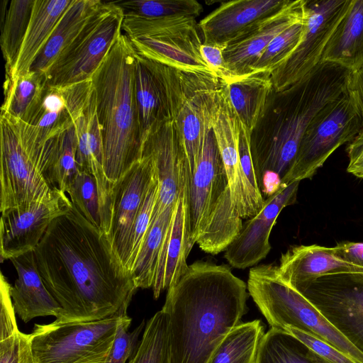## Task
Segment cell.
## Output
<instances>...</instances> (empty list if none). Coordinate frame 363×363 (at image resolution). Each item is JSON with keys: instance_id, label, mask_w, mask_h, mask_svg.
<instances>
[{"instance_id": "6da1fadb", "label": "cell", "mask_w": 363, "mask_h": 363, "mask_svg": "<svg viewBox=\"0 0 363 363\" xmlns=\"http://www.w3.org/2000/svg\"><path fill=\"white\" fill-rule=\"evenodd\" d=\"M39 274L61 310L55 321L100 320L127 313L138 288L107 235L72 205L34 250Z\"/></svg>"}, {"instance_id": "7a4b0ae2", "label": "cell", "mask_w": 363, "mask_h": 363, "mask_svg": "<svg viewBox=\"0 0 363 363\" xmlns=\"http://www.w3.org/2000/svg\"><path fill=\"white\" fill-rule=\"evenodd\" d=\"M247 286L228 266L196 261L168 289L170 363H206L248 311Z\"/></svg>"}, {"instance_id": "3957f363", "label": "cell", "mask_w": 363, "mask_h": 363, "mask_svg": "<svg viewBox=\"0 0 363 363\" xmlns=\"http://www.w3.org/2000/svg\"><path fill=\"white\" fill-rule=\"evenodd\" d=\"M351 71L322 61L307 75L269 96L250 134L254 167L261 191L269 176L281 179L291 166L301 140L315 116L347 91Z\"/></svg>"}, {"instance_id": "277c9868", "label": "cell", "mask_w": 363, "mask_h": 363, "mask_svg": "<svg viewBox=\"0 0 363 363\" xmlns=\"http://www.w3.org/2000/svg\"><path fill=\"white\" fill-rule=\"evenodd\" d=\"M137 52L121 34L91 77L104 146V170L111 187L143 157L135 94Z\"/></svg>"}, {"instance_id": "5b68a950", "label": "cell", "mask_w": 363, "mask_h": 363, "mask_svg": "<svg viewBox=\"0 0 363 363\" xmlns=\"http://www.w3.org/2000/svg\"><path fill=\"white\" fill-rule=\"evenodd\" d=\"M56 140L45 139L35 125L1 113V213L67 196L56 188L51 176Z\"/></svg>"}, {"instance_id": "8992f818", "label": "cell", "mask_w": 363, "mask_h": 363, "mask_svg": "<svg viewBox=\"0 0 363 363\" xmlns=\"http://www.w3.org/2000/svg\"><path fill=\"white\" fill-rule=\"evenodd\" d=\"M150 62L163 83L170 118L182 141L191 177L203 140L212 129L220 108L225 82L212 74L185 72Z\"/></svg>"}, {"instance_id": "52a82bcc", "label": "cell", "mask_w": 363, "mask_h": 363, "mask_svg": "<svg viewBox=\"0 0 363 363\" xmlns=\"http://www.w3.org/2000/svg\"><path fill=\"white\" fill-rule=\"evenodd\" d=\"M247 286L270 328L282 330L291 326L309 333L363 363V353L281 278L278 266L262 264L251 268Z\"/></svg>"}, {"instance_id": "ba28073f", "label": "cell", "mask_w": 363, "mask_h": 363, "mask_svg": "<svg viewBox=\"0 0 363 363\" xmlns=\"http://www.w3.org/2000/svg\"><path fill=\"white\" fill-rule=\"evenodd\" d=\"M122 29L140 56L182 71L216 75L201 57L203 40L194 17L145 19L124 16Z\"/></svg>"}, {"instance_id": "9c48e42d", "label": "cell", "mask_w": 363, "mask_h": 363, "mask_svg": "<svg viewBox=\"0 0 363 363\" xmlns=\"http://www.w3.org/2000/svg\"><path fill=\"white\" fill-rule=\"evenodd\" d=\"M124 314L91 322L35 324L29 334L35 363H105Z\"/></svg>"}, {"instance_id": "30bf717a", "label": "cell", "mask_w": 363, "mask_h": 363, "mask_svg": "<svg viewBox=\"0 0 363 363\" xmlns=\"http://www.w3.org/2000/svg\"><path fill=\"white\" fill-rule=\"evenodd\" d=\"M363 128V119L347 89L313 119L295 159L281 184L311 178L339 147L351 142Z\"/></svg>"}, {"instance_id": "8fae6325", "label": "cell", "mask_w": 363, "mask_h": 363, "mask_svg": "<svg viewBox=\"0 0 363 363\" xmlns=\"http://www.w3.org/2000/svg\"><path fill=\"white\" fill-rule=\"evenodd\" d=\"M124 13L103 2L47 75L48 86L62 87L90 80L121 35Z\"/></svg>"}, {"instance_id": "7c38bea8", "label": "cell", "mask_w": 363, "mask_h": 363, "mask_svg": "<svg viewBox=\"0 0 363 363\" xmlns=\"http://www.w3.org/2000/svg\"><path fill=\"white\" fill-rule=\"evenodd\" d=\"M293 287L363 353V273L328 274Z\"/></svg>"}, {"instance_id": "4fadbf2b", "label": "cell", "mask_w": 363, "mask_h": 363, "mask_svg": "<svg viewBox=\"0 0 363 363\" xmlns=\"http://www.w3.org/2000/svg\"><path fill=\"white\" fill-rule=\"evenodd\" d=\"M352 0L306 1L305 29L291 54L272 72L280 91L307 75L321 62L325 49Z\"/></svg>"}, {"instance_id": "5bb4252c", "label": "cell", "mask_w": 363, "mask_h": 363, "mask_svg": "<svg viewBox=\"0 0 363 363\" xmlns=\"http://www.w3.org/2000/svg\"><path fill=\"white\" fill-rule=\"evenodd\" d=\"M155 175L151 156L143 152L142 158L134 163L112 188L111 224L107 237L128 272L133 225Z\"/></svg>"}, {"instance_id": "9a60e30c", "label": "cell", "mask_w": 363, "mask_h": 363, "mask_svg": "<svg viewBox=\"0 0 363 363\" xmlns=\"http://www.w3.org/2000/svg\"><path fill=\"white\" fill-rule=\"evenodd\" d=\"M212 129L226 172L233 207L240 218H250L261 211L265 199L242 172L238 148L242 123L228 100L225 86Z\"/></svg>"}, {"instance_id": "2e32d148", "label": "cell", "mask_w": 363, "mask_h": 363, "mask_svg": "<svg viewBox=\"0 0 363 363\" xmlns=\"http://www.w3.org/2000/svg\"><path fill=\"white\" fill-rule=\"evenodd\" d=\"M228 190L230 189L226 172L211 129L203 140L196 168L189 177V211L191 238L194 244Z\"/></svg>"}, {"instance_id": "e0dca14e", "label": "cell", "mask_w": 363, "mask_h": 363, "mask_svg": "<svg viewBox=\"0 0 363 363\" xmlns=\"http://www.w3.org/2000/svg\"><path fill=\"white\" fill-rule=\"evenodd\" d=\"M300 182L281 184L264 200L261 211L242 224L239 235L225 250V258L237 269L252 267L271 250L269 236L278 216L296 201Z\"/></svg>"}, {"instance_id": "ac0fdd59", "label": "cell", "mask_w": 363, "mask_h": 363, "mask_svg": "<svg viewBox=\"0 0 363 363\" xmlns=\"http://www.w3.org/2000/svg\"><path fill=\"white\" fill-rule=\"evenodd\" d=\"M72 205L68 196L48 202H35L1 213V261L34 251L52 220Z\"/></svg>"}, {"instance_id": "d6986e66", "label": "cell", "mask_w": 363, "mask_h": 363, "mask_svg": "<svg viewBox=\"0 0 363 363\" xmlns=\"http://www.w3.org/2000/svg\"><path fill=\"white\" fill-rule=\"evenodd\" d=\"M143 152L153 160L159 191L151 222L177 201L184 170L188 164L186 154L171 118L156 127L143 144Z\"/></svg>"}, {"instance_id": "ffe728a7", "label": "cell", "mask_w": 363, "mask_h": 363, "mask_svg": "<svg viewBox=\"0 0 363 363\" xmlns=\"http://www.w3.org/2000/svg\"><path fill=\"white\" fill-rule=\"evenodd\" d=\"M189 177L187 165L182 174L180 192L158 259L152 287L155 298L177 282L189 267L186 259L194 245L191 241L189 221Z\"/></svg>"}, {"instance_id": "44dd1931", "label": "cell", "mask_w": 363, "mask_h": 363, "mask_svg": "<svg viewBox=\"0 0 363 363\" xmlns=\"http://www.w3.org/2000/svg\"><path fill=\"white\" fill-rule=\"evenodd\" d=\"M306 0L291 1L280 11L261 21L250 31L227 45L223 57L235 79L252 72V68L272 40L305 16Z\"/></svg>"}, {"instance_id": "7402d4cb", "label": "cell", "mask_w": 363, "mask_h": 363, "mask_svg": "<svg viewBox=\"0 0 363 363\" xmlns=\"http://www.w3.org/2000/svg\"><path fill=\"white\" fill-rule=\"evenodd\" d=\"M290 0H237L222 3L199 23L203 43L223 45L240 38Z\"/></svg>"}, {"instance_id": "603a6c76", "label": "cell", "mask_w": 363, "mask_h": 363, "mask_svg": "<svg viewBox=\"0 0 363 363\" xmlns=\"http://www.w3.org/2000/svg\"><path fill=\"white\" fill-rule=\"evenodd\" d=\"M77 135V164L96 180L102 214V231L108 234L111 224L112 189L104 170V146L99 121L96 96L93 91L89 103L74 124Z\"/></svg>"}, {"instance_id": "cb8c5ba5", "label": "cell", "mask_w": 363, "mask_h": 363, "mask_svg": "<svg viewBox=\"0 0 363 363\" xmlns=\"http://www.w3.org/2000/svg\"><path fill=\"white\" fill-rule=\"evenodd\" d=\"M92 91L91 79L62 87L48 86L31 124L44 138L57 137L75 124Z\"/></svg>"}, {"instance_id": "d4e9b609", "label": "cell", "mask_w": 363, "mask_h": 363, "mask_svg": "<svg viewBox=\"0 0 363 363\" xmlns=\"http://www.w3.org/2000/svg\"><path fill=\"white\" fill-rule=\"evenodd\" d=\"M18 278L10 293L16 314L25 323L35 318L57 317L60 305L46 288L37 268L34 251L10 259Z\"/></svg>"}, {"instance_id": "484cf974", "label": "cell", "mask_w": 363, "mask_h": 363, "mask_svg": "<svg viewBox=\"0 0 363 363\" xmlns=\"http://www.w3.org/2000/svg\"><path fill=\"white\" fill-rule=\"evenodd\" d=\"M279 272L292 286L333 274L363 273V267L337 257L332 247L318 245L291 247L280 258Z\"/></svg>"}, {"instance_id": "4316f807", "label": "cell", "mask_w": 363, "mask_h": 363, "mask_svg": "<svg viewBox=\"0 0 363 363\" xmlns=\"http://www.w3.org/2000/svg\"><path fill=\"white\" fill-rule=\"evenodd\" d=\"M74 0H35L30 23L11 69L5 78L28 72L40 54L61 17Z\"/></svg>"}, {"instance_id": "83f0119b", "label": "cell", "mask_w": 363, "mask_h": 363, "mask_svg": "<svg viewBox=\"0 0 363 363\" xmlns=\"http://www.w3.org/2000/svg\"><path fill=\"white\" fill-rule=\"evenodd\" d=\"M135 94L143 146L156 127L170 118L163 83L150 60L137 53Z\"/></svg>"}, {"instance_id": "f1b7e54d", "label": "cell", "mask_w": 363, "mask_h": 363, "mask_svg": "<svg viewBox=\"0 0 363 363\" xmlns=\"http://www.w3.org/2000/svg\"><path fill=\"white\" fill-rule=\"evenodd\" d=\"M102 4L99 0H74L57 23L30 70L47 77Z\"/></svg>"}, {"instance_id": "f546056e", "label": "cell", "mask_w": 363, "mask_h": 363, "mask_svg": "<svg viewBox=\"0 0 363 363\" xmlns=\"http://www.w3.org/2000/svg\"><path fill=\"white\" fill-rule=\"evenodd\" d=\"M322 61L350 71L363 66V0H352L345 16L330 39Z\"/></svg>"}, {"instance_id": "4dcf8cb0", "label": "cell", "mask_w": 363, "mask_h": 363, "mask_svg": "<svg viewBox=\"0 0 363 363\" xmlns=\"http://www.w3.org/2000/svg\"><path fill=\"white\" fill-rule=\"evenodd\" d=\"M273 89L272 73L269 71L252 72L233 82L225 83L228 100L250 133L262 116Z\"/></svg>"}, {"instance_id": "1f68e13d", "label": "cell", "mask_w": 363, "mask_h": 363, "mask_svg": "<svg viewBox=\"0 0 363 363\" xmlns=\"http://www.w3.org/2000/svg\"><path fill=\"white\" fill-rule=\"evenodd\" d=\"M48 87L46 75L33 70L13 79L5 78L1 113L31 124Z\"/></svg>"}, {"instance_id": "d6a6232c", "label": "cell", "mask_w": 363, "mask_h": 363, "mask_svg": "<svg viewBox=\"0 0 363 363\" xmlns=\"http://www.w3.org/2000/svg\"><path fill=\"white\" fill-rule=\"evenodd\" d=\"M11 285L0 279V363H35L29 334L19 330L13 308Z\"/></svg>"}, {"instance_id": "836d02e7", "label": "cell", "mask_w": 363, "mask_h": 363, "mask_svg": "<svg viewBox=\"0 0 363 363\" xmlns=\"http://www.w3.org/2000/svg\"><path fill=\"white\" fill-rule=\"evenodd\" d=\"M264 334L260 320L241 323L223 338L206 363H256Z\"/></svg>"}, {"instance_id": "e575fe53", "label": "cell", "mask_w": 363, "mask_h": 363, "mask_svg": "<svg viewBox=\"0 0 363 363\" xmlns=\"http://www.w3.org/2000/svg\"><path fill=\"white\" fill-rule=\"evenodd\" d=\"M242 227V218L237 214L228 191L211 213L196 243L203 252L217 255L228 248Z\"/></svg>"}, {"instance_id": "d590c367", "label": "cell", "mask_w": 363, "mask_h": 363, "mask_svg": "<svg viewBox=\"0 0 363 363\" xmlns=\"http://www.w3.org/2000/svg\"><path fill=\"white\" fill-rule=\"evenodd\" d=\"M174 208L175 205L167 208L149 227L132 272L138 289L152 287L162 242L171 224Z\"/></svg>"}, {"instance_id": "8d00e7d4", "label": "cell", "mask_w": 363, "mask_h": 363, "mask_svg": "<svg viewBox=\"0 0 363 363\" xmlns=\"http://www.w3.org/2000/svg\"><path fill=\"white\" fill-rule=\"evenodd\" d=\"M35 0H12L1 23V48L8 73L15 64L26 33Z\"/></svg>"}, {"instance_id": "74e56055", "label": "cell", "mask_w": 363, "mask_h": 363, "mask_svg": "<svg viewBox=\"0 0 363 363\" xmlns=\"http://www.w3.org/2000/svg\"><path fill=\"white\" fill-rule=\"evenodd\" d=\"M122 9L124 16L145 19L174 17L196 18L203 11L196 0H131L114 1Z\"/></svg>"}, {"instance_id": "f35d334b", "label": "cell", "mask_w": 363, "mask_h": 363, "mask_svg": "<svg viewBox=\"0 0 363 363\" xmlns=\"http://www.w3.org/2000/svg\"><path fill=\"white\" fill-rule=\"evenodd\" d=\"M128 363H170L167 316L162 309L146 323L137 351Z\"/></svg>"}, {"instance_id": "ab89813d", "label": "cell", "mask_w": 363, "mask_h": 363, "mask_svg": "<svg viewBox=\"0 0 363 363\" xmlns=\"http://www.w3.org/2000/svg\"><path fill=\"white\" fill-rule=\"evenodd\" d=\"M256 363H311L304 345L287 333L270 328L265 333Z\"/></svg>"}, {"instance_id": "60d3db41", "label": "cell", "mask_w": 363, "mask_h": 363, "mask_svg": "<svg viewBox=\"0 0 363 363\" xmlns=\"http://www.w3.org/2000/svg\"><path fill=\"white\" fill-rule=\"evenodd\" d=\"M77 135L74 125L57 136L51 164V176L56 188L67 194L79 172L77 164Z\"/></svg>"}, {"instance_id": "b9f144b4", "label": "cell", "mask_w": 363, "mask_h": 363, "mask_svg": "<svg viewBox=\"0 0 363 363\" xmlns=\"http://www.w3.org/2000/svg\"><path fill=\"white\" fill-rule=\"evenodd\" d=\"M72 205L102 231V214L96 182L93 176L79 171L67 191ZM103 232V231H102Z\"/></svg>"}, {"instance_id": "7bdbcfd3", "label": "cell", "mask_w": 363, "mask_h": 363, "mask_svg": "<svg viewBox=\"0 0 363 363\" xmlns=\"http://www.w3.org/2000/svg\"><path fill=\"white\" fill-rule=\"evenodd\" d=\"M304 29L305 16L272 40L258 61L252 67V72L269 71L272 73L291 54L298 45Z\"/></svg>"}, {"instance_id": "ee69618b", "label": "cell", "mask_w": 363, "mask_h": 363, "mask_svg": "<svg viewBox=\"0 0 363 363\" xmlns=\"http://www.w3.org/2000/svg\"><path fill=\"white\" fill-rule=\"evenodd\" d=\"M281 330L293 336L304 345L306 356L311 363H359L309 333L291 326H285Z\"/></svg>"}, {"instance_id": "f6af8a7d", "label": "cell", "mask_w": 363, "mask_h": 363, "mask_svg": "<svg viewBox=\"0 0 363 363\" xmlns=\"http://www.w3.org/2000/svg\"><path fill=\"white\" fill-rule=\"evenodd\" d=\"M132 319L127 313L119 321L112 348L105 363H126L137 351L140 344L139 337L144 330L145 320L132 331L129 330Z\"/></svg>"}, {"instance_id": "bcb514c9", "label": "cell", "mask_w": 363, "mask_h": 363, "mask_svg": "<svg viewBox=\"0 0 363 363\" xmlns=\"http://www.w3.org/2000/svg\"><path fill=\"white\" fill-rule=\"evenodd\" d=\"M158 191L159 183L157 175H155L143 200L132 231L129 264V270L131 274L150 225Z\"/></svg>"}, {"instance_id": "7dc6e473", "label": "cell", "mask_w": 363, "mask_h": 363, "mask_svg": "<svg viewBox=\"0 0 363 363\" xmlns=\"http://www.w3.org/2000/svg\"><path fill=\"white\" fill-rule=\"evenodd\" d=\"M227 45L214 43H202L200 52L204 62L215 74L226 84L236 80L228 71L223 57Z\"/></svg>"}, {"instance_id": "c3c4849f", "label": "cell", "mask_w": 363, "mask_h": 363, "mask_svg": "<svg viewBox=\"0 0 363 363\" xmlns=\"http://www.w3.org/2000/svg\"><path fill=\"white\" fill-rule=\"evenodd\" d=\"M250 132L242 123L239 140V158L243 174L253 189L258 193L259 189L254 167L250 147Z\"/></svg>"}, {"instance_id": "681fc988", "label": "cell", "mask_w": 363, "mask_h": 363, "mask_svg": "<svg viewBox=\"0 0 363 363\" xmlns=\"http://www.w3.org/2000/svg\"><path fill=\"white\" fill-rule=\"evenodd\" d=\"M349 162L347 172L363 179V128L347 148Z\"/></svg>"}, {"instance_id": "f907efd6", "label": "cell", "mask_w": 363, "mask_h": 363, "mask_svg": "<svg viewBox=\"0 0 363 363\" xmlns=\"http://www.w3.org/2000/svg\"><path fill=\"white\" fill-rule=\"evenodd\" d=\"M333 254L338 258L363 267V242H342L332 247Z\"/></svg>"}, {"instance_id": "816d5d0a", "label": "cell", "mask_w": 363, "mask_h": 363, "mask_svg": "<svg viewBox=\"0 0 363 363\" xmlns=\"http://www.w3.org/2000/svg\"><path fill=\"white\" fill-rule=\"evenodd\" d=\"M347 89L363 119V66L350 72Z\"/></svg>"}]
</instances>
